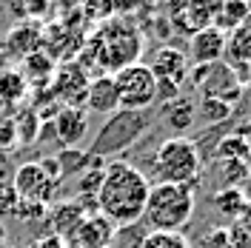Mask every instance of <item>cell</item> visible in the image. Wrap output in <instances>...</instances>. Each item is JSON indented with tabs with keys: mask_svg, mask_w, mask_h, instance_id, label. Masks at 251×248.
<instances>
[{
	"mask_svg": "<svg viewBox=\"0 0 251 248\" xmlns=\"http://www.w3.org/2000/svg\"><path fill=\"white\" fill-rule=\"evenodd\" d=\"M17 205H20V197H17L15 186L6 180V183H0V223L6 217H15Z\"/></svg>",
	"mask_w": 251,
	"mask_h": 248,
	"instance_id": "f1b7e54d",
	"label": "cell"
},
{
	"mask_svg": "<svg viewBox=\"0 0 251 248\" xmlns=\"http://www.w3.org/2000/svg\"><path fill=\"white\" fill-rule=\"evenodd\" d=\"M200 248H231V243H228V228H211L203 237V246Z\"/></svg>",
	"mask_w": 251,
	"mask_h": 248,
	"instance_id": "d6a6232c",
	"label": "cell"
},
{
	"mask_svg": "<svg viewBox=\"0 0 251 248\" xmlns=\"http://www.w3.org/2000/svg\"><path fill=\"white\" fill-rule=\"evenodd\" d=\"M249 92H251V86H249ZM249 97H251V94H249Z\"/></svg>",
	"mask_w": 251,
	"mask_h": 248,
	"instance_id": "74e56055",
	"label": "cell"
},
{
	"mask_svg": "<svg viewBox=\"0 0 251 248\" xmlns=\"http://www.w3.org/2000/svg\"><path fill=\"white\" fill-rule=\"evenodd\" d=\"M37 166H40V171L46 174L51 183H63L60 166H57V157H43V160H37Z\"/></svg>",
	"mask_w": 251,
	"mask_h": 248,
	"instance_id": "e575fe53",
	"label": "cell"
},
{
	"mask_svg": "<svg viewBox=\"0 0 251 248\" xmlns=\"http://www.w3.org/2000/svg\"><path fill=\"white\" fill-rule=\"evenodd\" d=\"M114 228L103 214H92L80 223L72 234L63 237V246L66 248H111V237Z\"/></svg>",
	"mask_w": 251,
	"mask_h": 248,
	"instance_id": "30bf717a",
	"label": "cell"
},
{
	"mask_svg": "<svg viewBox=\"0 0 251 248\" xmlns=\"http://www.w3.org/2000/svg\"><path fill=\"white\" fill-rule=\"evenodd\" d=\"M23 66H26V74H29V77H37L40 83H49V80L54 77V60H51L49 54H43V51L29 54V57L23 60Z\"/></svg>",
	"mask_w": 251,
	"mask_h": 248,
	"instance_id": "d4e9b609",
	"label": "cell"
},
{
	"mask_svg": "<svg viewBox=\"0 0 251 248\" xmlns=\"http://www.w3.org/2000/svg\"><path fill=\"white\" fill-rule=\"evenodd\" d=\"M89 120L83 109H57L54 114V140L63 143V149H77V143L86 137Z\"/></svg>",
	"mask_w": 251,
	"mask_h": 248,
	"instance_id": "4fadbf2b",
	"label": "cell"
},
{
	"mask_svg": "<svg viewBox=\"0 0 251 248\" xmlns=\"http://www.w3.org/2000/svg\"><path fill=\"white\" fill-rule=\"evenodd\" d=\"M143 237H146V231L140 228V223H134V225H120V228H114L111 248H140Z\"/></svg>",
	"mask_w": 251,
	"mask_h": 248,
	"instance_id": "4316f807",
	"label": "cell"
},
{
	"mask_svg": "<svg viewBox=\"0 0 251 248\" xmlns=\"http://www.w3.org/2000/svg\"><path fill=\"white\" fill-rule=\"evenodd\" d=\"M237 223H240V225H243L246 231H251V202L246 205V211H243V217L237 220Z\"/></svg>",
	"mask_w": 251,
	"mask_h": 248,
	"instance_id": "d590c367",
	"label": "cell"
},
{
	"mask_svg": "<svg viewBox=\"0 0 251 248\" xmlns=\"http://www.w3.org/2000/svg\"><path fill=\"white\" fill-rule=\"evenodd\" d=\"M140 248H188L180 231H146Z\"/></svg>",
	"mask_w": 251,
	"mask_h": 248,
	"instance_id": "cb8c5ba5",
	"label": "cell"
},
{
	"mask_svg": "<svg viewBox=\"0 0 251 248\" xmlns=\"http://www.w3.org/2000/svg\"><path fill=\"white\" fill-rule=\"evenodd\" d=\"M57 166H60V177H75V174H83L92 166V157L83 149H60Z\"/></svg>",
	"mask_w": 251,
	"mask_h": 248,
	"instance_id": "7402d4cb",
	"label": "cell"
},
{
	"mask_svg": "<svg viewBox=\"0 0 251 248\" xmlns=\"http://www.w3.org/2000/svg\"><path fill=\"white\" fill-rule=\"evenodd\" d=\"M228 243H231V248H251V231H246L240 223H231L228 225Z\"/></svg>",
	"mask_w": 251,
	"mask_h": 248,
	"instance_id": "836d02e7",
	"label": "cell"
},
{
	"mask_svg": "<svg viewBox=\"0 0 251 248\" xmlns=\"http://www.w3.org/2000/svg\"><path fill=\"white\" fill-rule=\"evenodd\" d=\"M120 109V100H117V86L111 74H100L89 83V92H86V103L83 111H94V114H103L109 117Z\"/></svg>",
	"mask_w": 251,
	"mask_h": 248,
	"instance_id": "5bb4252c",
	"label": "cell"
},
{
	"mask_svg": "<svg viewBox=\"0 0 251 248\" xmlns=\"http://www.w3.org/2000/svg\"><path fill=\"white\" fill-rule=\"evenodd\" d=\"M89 72L80 63H63L60 69H54L51 77V92L57 100H63L66 109H83L86 92H89Z\"/></svg>",
	"mask_w": 251,
	"mask_h": 248,
	"instance_id": "ba28073f",
	"label": "cell"
},
{
	"mask_svg": "<svg viewBox=\"0 0 251 248\" xmlns=\"http://www.w3.org/2000/svg\"><path fill=\"white\" fill-rule=\"evenodd\" d=\"M46 214H49V228H51V234L60 237V240L66 234H72L83 220L89 217L77 197H75V200H54Z\"/></svg>",
	"mask_w": 251,
	"mask_h": 248,
	"instance_id": "9a60e30c",
	"label": "cell"
},
{
	"mask_svg": "<svg viewBox=\"0 0 251 248\" xmlns=\"http://www.w3.org/2000/svg\"><path fill=\"white\" fill-rule=\"evenodd\" d=\"M154 123V114L151 109L149 111H128V109H117L114 114H109L103 125L97 128L94 140L89 143L86 154L89 157H97V160H106V157H114L126 151L131 143L137 140L151 128Z\"/></svg>",
	"mask_w": 251,
	"mask_h": 248,
	"instance_id": "277c9868",
	"label": "cell"
},
{
	"mask_svg": "<svg viewBox=\"0 0 251 248\" xmlns=\"http://www.w3.org/2000/svg\"><path fill=\"white\" fill-rule=\"evenodd\" d=\"M223 54H226V34L214 26L197 31L191 37V60L197 66H214L223 60Z\"/></svg>",
	"mask_w": 251,
	"mask_h": 248,
	"instance_id": "2e32d148",
	"label": "cell"
},
{
	"mask_svg": "<svg viewBox=\"0 0 251 248\" xmlns=\"http://www.w3.org/2000/svg\"><path fill=\"white\" fill-rule=\"evenodd\" d=\"M26 92V77L17 74V72H3L0 77V94L3 97H20Z\"/></svg>",
	"mask_w": 251,
	"mask_h": 248,
	"instance_id": "f546056e",
	"label": "cell"
},
{
	"mask_svg": "<svg viewBox=\"0 0 251 248\" xmlns=\"http://www.w3.org/2000/svg\"><path fill=\"white\" fill-rule=\"evenodd\" d=\"M111 77H114V86H117L120 109H128V111H149L151 109V103L157 100V80L146 63L126 66V69H120Z\"/></svg>",
	"mask_w": 251,
	"mask_h": 248,
	"instance_id": "8992f818",
	"label": "cell"
},
{
	"mask_svg": "<svg viewBox=\"0 0 251 248\" xmlns=\"http://www.w3.org/2000/svg\"><path fill=\"white\" fill-rule=\"evenodd\" d=\"M46 211H49L46 205H37V202H23V200H20V205H17V211H15V217L20 220V223H34V220L43 217Z\"/></svg>",
	"mask_w": 251,
	"mask_h": 248,
	"instance_id": "1f68e13d",
	"label": "cell"
},
{
	"mask_svg": "<svg viewBox=\"0 0 251 248\" xmlns=\"http://www.w3.org/2000/svg\"><path fill=\"white\" fill-rule=\"evenodd\" d=\"M163 111H166V120H169V125H172L177 134L188 131V128L194 125V120H197V106H194L188 97H177L172 103H166Z\"/></svg>",
	"mask_w": 251,
	"mask_h": 248,
	"instance_id": "d6986e66",
	"label": "cell"
},
{
	"mask_svg": "<svg viewBox=\"0 0 251 248\" xmlns=\"http://www.w3.org/2000/svg\"><path fill=\"white\" fill-rule=\"evenodd\" d=\"M15 128H17V137L23 140V143H34L37 131H40V117L31 109H23L20 117H15Z\"/></svg>",
	"mask_w": 251,
	"mask_h": 248,
	"instance_id": "83f0119b",
	"label": "cell"
},
{
	"mask_svg": "<svg viewBox=\"0 0 251 248\" xmlns=\"http://www.w3.org/2000/svg\"><path fill=\"white\" fill-rule=\"evenodd\" d=\"M151 183L140 169L126 160H111L103 169V183L97 188V211L111 225H134L143 220Z\"/></svg>",
	"mask_w": 251,
	"mask_h": 248,
	"instance_id": "6da1fadb",
	"label": "cell"
},
{
	"mask_svg": "<svg viewBox=\"0 0 251 248\" xmlns=\"http://www.w3.org/2000/svg\"><path fill=\"white\" fill-rule=\"evenodd\" d=\"M217 174L223 188H240L249 183V166L243 160H217Z\"/></svg>",
	"mask_w": 251,
	"mask_h": 248,
	"instance_id": "44dd1931",
	"label": "cell"
},
{
	"mask_svg": "<svg viewBox=\"0 0 251 248\" xmlns=\"http://www.w3.org/2000/svg\"><path fill=\"white\" fill-rule=\"evenodd\" d=\"M6 240H9V231H6V225L0 223V248L6 246Z\"/></svg>",
	"mask_w": 251,
	"mask_h": 248,
	"instance_id": "8d00e7d4",
	"label": "cell"
},
{
	"mask_svg": "<svg viewBox=\"0 0 251 248\" xmlns=\"http://www.w3.org/2000/svg\"><path fill=\"white\" fill-rule=\"evenodd\" d=\"M197 186L200 183H186V186L157 183V186H151L146 211H143V220L149 223V228L151 231H180L194 217Z\"/></svg>",
	"mask_w": 251,
	"mask_h": 248,
	"instance_id": "3957f363",
	"label": "cell"
},
{
	"mask_svg": "<svg viewBox=\"0 0 251 248\" xmlns=\"http://www.w3.org/2000/svg\"><path fill=\"white\" fill-rule=\"evenodd\" d=\"M9 183L15 186L17 197L23 202H37V205H51L54 197H57V191H60V183H51L46 174L40 171L37 160L34 163H23Z\"/></svg>",
	"mask_w": 251,
	"mask_h": 248,
	"instance_id": "52a82bcc",
	"label": "cell"
},
{
	"mask_svg": "<svg viewBox=\"0 0 251 248\" xmlns=\"http://www.w3.org/2000/svg\"><path fill=\"white\" fill-rule=\"evenodd\" d=\"M6 46L12 49V51H17V54H23V57L37 54V49L43 46L40 26H37L34 20H23V23H17L15 29L9 31V37H6Z\"/></svg>",
	"mask_w": 251,
	"mask_h": 248,
	"instance_id": "e0dca14e",
	"label": "cell"
},
{
	"mask_svg": "<svg viewBox=\"0 0 251 248\" xmlns=\"http://www.w3.org/2000/svg\"><path fill=\"white\" fill-rule=\"evenodd\" d=\"M231 111L234 106H228V103H223V100H214V97H203L200 100V117H203V123H220V120H226V117H231Z\"/></svg>",
	"mask_w": 251,
	"mask_h": 248,
	"instance_id": "484cf974",
	"label": "cell"
},
{
	"mask_svg": "<svg viewBox=\"0 0 251 248\" xmlns=\"http://www.w3.org/2000/svg\"><path fill=\"white\" fill-rule=\"evenodd\" d=\"M220 3H177L169 9V15H172V26L180 34H186V37H194L197 31L208 29L211 23H214V15H217Z\"/></svg>",
	"mask_w": 251,
	"mask_h": 248,
	"instance_id": "9c48e42d",
	"label": "cell"
},
{
	"mask_svg": "<svg viewBox=\"0 0 251 248\" xmlns=\"http://www.w3.org/2000/svg\"><path fill=\"white\" fill-rule=\"evenodd\" d=\"M17 143V128L12 114H0V149H12Z\"/></svg>",
	"mask_w": 251,
	"mask_h": 248,
	"instance_id": "4dcf8cb0",
	"label": "cell"
},
{
	"mask_svg": "<svg viewBox=\"0 0 251 248\" xmlns=\"http://www.w3.org/2000/svg\"><path fill=\"white\" fill-rule=\"evenodd\" d=\"M149 69H151L154 80H166V83L180 86L188 74V57H186V51L177 46H160L154 51Z\"/></svg>",
	"mask_w": 251,
	"mask_h": 248,
	"instance_id": "7c38bea8",
	"label": "cell"
},
{
	"mask_svg": "<svg viewBox=\"0 0 251 248\" xmlns=\"http://www.w3.org/2000/svg\"><path fill=\"white\" fill-rule=\"evenodd\" d=\"M251 154V143L240 134H228V137L220 140L217 151H214V160H249Z\"/></svg>",
	"mask_w": 251,
	"mask_h": 248,
	"instance_id": "603a6c76",
	"label": "cell"
},
{
	"mask_svg": "<svg viewBox=\"0 0 251 248\" xmlns=\"http://www.w3.org/2000/svg\"><path fill=\"white\" fill-rule=\"evenodd\" d=\"M211 202H214V208H217L223 217L234 220V223L243 217V211H246V205H249L243 188H220L217 194L211 197Z\"/></svg>",
	"mask_w": 251,
	"mask_h": 248,
	"instance_id": "ffe728a7",
	"label": "cell"
},
{
	"mask_svg": "<svg viewBox=\"0 0 251 248\" xmlns=\"http://www.w3.org/2000/svg\"><path fill=\"white\" fill-rule=\"evenodd\" d=\"M251 15V3H243V0H228V3H220L217 15H214V29L217 31H234L243 26V20Z\"/></svg>",
	"mask_w": 251,
	"mask_h": 248,
	"instance_id": "ac0fdd59",
	"label": "cell"
},
{
	"mask_svg": "<svg viewBox=\"0 0 251 248\" xmlns=\"http://www.w3.org/2000/svg\"><path fill=\"white\" fill-rule=\"evenodd\" d=\"M200 89H203V97H214V100H223L228 106H234V100L243 94V86H240V80H237L228 63L208 66L205 77L200 80Z\"/></svg>",
	"mask_w": 251,
	"mask_h": 248,
	"instance_id": "8fae6325",
	"label": "cell"
},
{
	"mask_svg": "<svg viewBox=\"0 0 251 248\" xmlns=\"http://www.w3.org/2000/svg\"><path fill=\"white\" fill-rule=\"evenodd\" d=\"M143 51V34L134 26V20L114 15L103 20L97 31L86 40V46L80 49V66H94L103 69V74L120 72L126 66H134Z\"/></svg>",
	"mask_w": 251,
	"mask_h": 248,
	"instance_id": "7a4b0ae2",
	"label": "cell"
},
{
	"mask_svg": "<svg viewBox=\"0 0 251 248\" xmlns=\"http://www.w3.org/2000/svg\"><path fill=\"white\" fill-rule=\"evenodd\" d=\"M200 166H203L200 146L188 137L163 140L154 151V177L160 183H172V186L197 183Z\"/></svg>",
	"mask_w": 251,
	"mask_h": 248,
	"instance_id": "5b68a950",
	"label": "cell"
}]
</instances>
